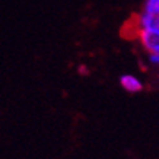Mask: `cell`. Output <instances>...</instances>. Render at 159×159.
Listing matches in <instances>:
<instances>
[{
	"label": "cell",
	"mask_w": 159,
	"mask_h": 159,
	"mask_svg": "<svg viewBox=\"0 0 159 159\" xmlns=\"http://www.w3.org/2000/svg\"><path fill=\"white\" fill-rule=\"evenodd\" d=\"M134 29L136 34L139 31L159 32V15L150 13V12H146L142 9V12H139L134 18Z\"/></svg>",
	"instance_id": "1"
},
{
	"label": "cell",
	"mask_w": 159,
	"mask_h": 159,
	"mask_svg": "<svg viewBox=\"0 0 159 159\" xmlns=\"http://www.w3.org/2000/svg\"><path fill=\"white\" fill-rule=\"evenodd\" d=\"M140 45L148 53H159V32H148V31H139L136 34Z\"/></svg>",
	"instance_id": "2"
},
{
	"label": "cell",
	"mask_w": 159,
	"mask_h": 159,
	"mask_svg": "<svg viewBox=\"0 0 159 159\" xmlns=\"http://www.w3.org/2000/svg\"><path fill=\"white\" fill-rule=\"evenodd\" d=\"M120 85L125 92H130V93H137V92L143 91V82L134 75L120 76Z\"/></svg>",
	"instance_id": "3"
},
{
	"label": "cell",
	"mask_w": 159,
	"mask_h": 159,
	"mask_svg": "<svg viewBox=\"0 0 159 159\" xmlns=\"http://www.w3.org/2000/svg\"><path fill=\"white\" fill-rule=\"evenodd\" d=\"M142 9L146 10V12H150V13L159 15V0H145Z\"/></svg>",
	"instance_id": "4"
},
{
	"label": "cell",
	"mask_w": 159,
	"mask_h": 159,
	"mask_svg": "<svg viewBox=\"0 0 159 159\" xmlns=\"http://www.w3.org/2000/svg\"><path fill=\"white\" fill-rule=\"evenodd\" d=\"M149 54V63L159 66V53H148Z\"/></svg>",
	"instance_id": "5"
},
{
	"label": "cell",
	"mask_w": 159,
	"mask_h": 159,
	"mask_svg": "<svg viewBox=\"0 0 159 159\" xmlns=\"http://www.w3.org/2000/svg\"><path fill=\"white\" fill-rule=\"evenodd\" d=\"M77 73H79V75H82V76H86L89 72H88V67L85 66V64H80V66L77 67Z\"/></svg>",
	"instance_id": "6"
}]
</instances>
